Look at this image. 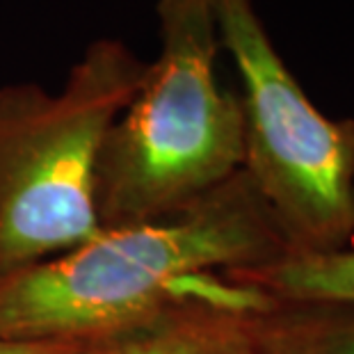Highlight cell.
<instances>
[{
  "mask_svg": "<svg viewBox=\"0 0 354 354\" xmlns=\"http://www.w3.org/2000/svg\"><path fill=\"white\" fill-rule=\"evenodd\" d=\"M290 250L243 169L178 213L103 229L55 259L0 277V336L76 341L151 313L203 277Z\"/></svg>",
  "mask_w": 354,
  "mask_h": 354,
  "instance_id": "cell-1",
  "label": "cell"
},
{
  "mask_svg": "<svg viewBox=\"0 0 354 354\" xmlns=\"http://www.w3.org/2000/svg\"><path fill=\"white\" fill-rule=\"evenodd\" d=\"M160 50L103 140V229L178 213L243 169L240 96L222 87L213 0H158Z\"/></svg>",
  "mask_w": 354,
  "mask_h": 354,
  "instance_id": "cell-2",
  "label": "cell"
},
{
  "mask_svg": "<svg viewBox=\"0 0 354 354\" xmlns=\"http://www.w3.org/2000/svg\"><path fill=\"white\" fill-rule=\"evenodd\" d=\"M222 50L236 64L243 171L292 254L354 243V119L315 108L279 55L254 0H213Z\"/></svg>",
  "mask_w": 354,
  "mask_h": 354,
  "instance_id": "cell-4",
  "label": "cell"
},
{
  "mask_svg": "<svg viewBox=\"0 0 354 354\" xmlns=\"http://www.w3.org/2000/svg\"><path fill=\"white\" fill-rule=\"evenodd\" d=\"M62 341H21L0 336V354H59Z\"/></svg>",
  "mask_w": 354,
  "mask_h": 354,
  "instance_id": "cell-8",
  "label": "cell"
},
{
  "mask_svg": "<svg viewBox=\"0 0 354 354\" xmlns=\"http://www.w3.org/2000/svg\"><path fill=\"white\" fill-rule=\"evenodd\" d=\"M145 69L124 41L96 39L55 94L37 82L0 87V277L103 231L96 208L103 140Z\"/></svg>",
  "mask_w": 354,
  "mask_h": 354,
  "instance_id": "cell-3",
  "label": "cell"
},
{
  "mask_svg": "<svg viewBox=\"0 0 354 354\" xmlns=\"http://www.w3.org/2000/svg\"><path fill=\"white\" fill-rule=\"evenodd\" d=\"M222 277L270 299H354V243L334 252H288L268 266Z\"/></svg>",
  "mask_w": 354,
  "mask_h": 354,
  "instance_id": "cell-7",
  "label": "cell"
},
{
  "mask_svg": "<svg viewBox=\"0 0 354 354\" xmlns=\"http://www.w3.org/2000/svg\"><path fill=\"white\" fill-rule=\"evenodd\" d=\"M259 302V292L210 274L142 318L62 341L59 354H256L250 311Z\"/></svg>",
  "mask_w": 354,
  "mask_h": 354,
  "instance_id": "cell-5",
  "label": "cell"
},
{
  "mask_svg": "<svg viewBox=\"0 0 354 354\" xmlns=\"http://www.w3.org/2000/svg\"><path fill=\"white\" fill-rule=\"evenodd\" d=\"M256 354H354V299H270L250 311Z\"/></svg>",
  "mask_w": 354,
  "mask_h": 354,
  "instance_id": "cell-6",
  "label": "cell"
}]
</instances>
